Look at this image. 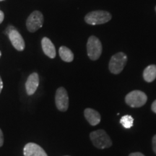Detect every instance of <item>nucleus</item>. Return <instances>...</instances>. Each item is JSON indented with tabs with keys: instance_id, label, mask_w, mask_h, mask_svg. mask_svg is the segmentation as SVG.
I'll return each mask as SVG.
<instances>
[{
	"instance_id": "nucleus-14",
	"label": "nucleus",
	"mask_w": 156,
	"mask_h": 156,
	"mask_svg": "<svg viewBox=\"0 0 156 156\" xmlns=\"http://www.w3.org/2000/svg\"><path fill=\"white\" fill-rule=\"evenodd\" d=\"M60 57L63 61L66 62H71L74 59V54L69 48L66 46H61L58 50Z\"/></svg>"
},
{
	"instance_id": "nucleus-21",
	"label": "nucleus",
	"mask_w": 156,
	"mask_h": 156,
	"mask_svg": "<svg viewBox=\"0 0 156 156\" xmlns=\"http://www.w3.org/2000/svg\"><path fill=\"white\" fill-rule=\"evenodd\" d=\"M129 156H145L143 155V154L141 153H131Z\"/></svg>"
},
{
	"instance_id": "nucleus-16",
	"label": "nucleus",
	"mask_w": 156,
	"mask_h": 156,
	"mask_svg": "<svg viewBox=\"0 0 156 156\" xmlns=\"http://www.w3.org/2000/svg\"><path fill=\"white\" fill-rule=\"evenodd\" d=\"M15 28L14 26H12V25H9V26L6 28V30L5 33L7 35V36H8V35L12 32V31L13 30H15Z\"/></svg>"
},
{
	"instance_id": "nucleus-5",
	"label": "nucleus",
	"mask_w": 156,
	"mask_h": 156,
	"mask_svg": "<svg viewBox=\"0 0 156 156\" xmlns=\"http://www.w3.org/2000/svg\"><path fill=\"white\" fill-rule=\"evenodd\" d=\"M87 55L91 60H97L102 54V44L95 36H90L87 43Z\"/></svg>"
},
{
	"instance_id": "nucleus-23",
	"label": "nucleus",
	"mask_w": 156,
	"mask_h": 156,
	"mask_svg": "<svg viewBox=\"0 0 156 156\" xmlns=\"http://www.w3.org/2000/svg\"><path fill=\"white\" fill-rule=\"evenodd\" d=\"M1 55H2V54H1V51H0V56H1Z\"/></svg>"
},
{
	"instance_id": "nucleus-15",
	"label": "nucleus",
	"mask_w": 156,
	"mask_h": 156,
	"mask_svg": "<svg viewBox=\"0 0 156 156\" xmlns=\"http://www.w3.org/2000/svg\"><path fill=\"white\" fill-rule=\"evenodd\" d=\"M120 123L124 128L130 129L134 125V119L130 115H125L122 117Z\"/></svg>"
},
{
	"instance_id": "nucleus-1",
	"label": "nucleus",
	"mask_w": 156,
	"mask_h": 156,
	"mask_svg": "<svg viewBox=\"0 0 156 156\" xmlns=\"http://www.w3.org/2000/svg\"><path fill=\"white\" fill-rule=\"evenodd\" d=\"M90 137L95 147L98 149L108 148L112 145V142L110 136L103 129L92 132L90 134Z\"/></svg>"
},
{
	"instance_id": "nucleus-3",
	"label": "nucleus",
	"mask_w": 156,
	"mask_h": 156,
	"mask_svg": "<svg viewBox=\"0 0 156 156\" xmlns=\"http://www.w3.org/2000/svg\"><path fill=\"white\" fill-rule=\"evenodd\" d=\"M147 97L145 93L140 90H133L129 93L125 97L126 104L132 108H139L145 104Z\"/></svg>"
},
{
	"instance_id": "nucleus-4",
	"label": "nucleus",
	"mask_w": 156,
	"mask_h": 156,
	"mask_svg": "<svg viewBox=\"0 0 156 156\" xmlns=\"http://www.w3.org/2000/svg\"><path fill=\"white\" fill-rule=\"evenodd\" d=\"M127 62V56L123 52L114 54L109 62V69L114 75H118L122 71Z\"/></svg>"
},
{
	"instance_id": "nucleus-2",
	"label": "nucleus",
	"mask_w": 156,
	"mask_h": 156,
	"mask_svg": "<svg viewBox=\"0 0 156 156\" xmlns=\"http://www.w3.org/2000/svg\"><path fill=\"white\" fill-rule=\"evenodd\" d=\"M112 19V15L106 11L97 10L89 12L85 17V20L89 25H101L108 23Z\"/></svg>"
},
{
	"instance_id": "nucleus-18",
	"label": "nucleus",
	"mask_w": 156,
	"mask_h": 156,
	"mask_svg": "<svg viewBox=\"0 0 156 156\" xmlns=\"http://www.w3.org/2000/svg\"><path fill=\"white\" fill-rule=\"evenodd\" d=\"M153 149L154 153L156 154V134L153 138Z\"/></svg>"
},
{
	"instance_id": "nucleus-7",
	"label": "nucleus",
	"mask_w": 156,
	"mask_h": 156,
	"mask_svg": "<svg viewBox=\"0 0 156 156\" xmlns=\"http://www.w3.org/2000/svg\"><path fill=\"white\" fill-rule=\"evenodd\" d=\"M56 108L61 112H66L69 108V96L65 88L63 87L57 89L55 95Z\"/></svg>"
},
{
	"instance_id": "nucleus-10",
	"label": "nucleus",
	"mask_w": 156,
	"mask_h": 156,
	"mask_svg": "<svg viewBox=\"0 0 156 156\" xmlns=\"http://www.w3.org/2000/svg\"><path fill=\"white\" fill-rule=\"evenodd\" d=\"M39 85V76L36 73H32L29 76L25 83V88L28 95L34 94Z\"/></svg>"
},
{
	"instance_id": "nucleus-11",
	"label": "nucleus",
	"mask_w": 156,
	"mask_h": 156,
	"mask_svg": "<svg viewBox=\"0 0 156 156\" xmlns=\"http://www.w3.org/2000/svg\"><path fill=\"white\" fill-rule=\"evenodd\" d=\"M42 49L44 54L51 58H55L56 56V48L53 43L49 38L44 37L41 41Z\"/></svg>"
},
{
	"instance_id": "nucleus-13",
	"label": "nucleus",
	"mask_w": 156,
	"mask_h": 156,
	"mask_svg": "<svg viewBox=\"0 0 156 156\" xmlns=\"http://www.w3.org/2000/svg\"><path fill=\"white\" fill-rule=\"evenodd\" d=\"M143 77L147 83H151L156 78V65L152 64L147 67L143 72Z\"/></svg>"
},
{
	"instance_id": "nucleus-8",
	"label": "nucleus",
	"mask_w": 156,
	"mask_h": 156,
	"mask_svg": "<svg viewBox=\"0 0 156 156\" xmlns=\"http://www.w3.org/2000/svg\"><path fill=\"white\" fill-rule=\"evenodd\" d=\"M24 156H48L46 152L40 145L34 142L26 144L23 149Z\"/></svg>"
},
{
	"instance_id": "nucleus-20",
	"label": "nucleus",
	"mask_w": 156,
	"mask_h": 156,
	"mask_svg": "<svg viewBox=\"0 0 156 156\" xmlns=\"http://www.w3.org/2000/svg\"><path fill=\"white\" fill-rule=\"evenodd\" d=\"M4 18H5V15H4L2 11L0 10V24L3 22Z\"/></svg>"
},
{
	"instance_id": "nucleus-25",
	"label": "nucleus",
	"mask_w": 156,
	"mask_h": 156,
	"mask_svg": "<svg viewBox=\"0 0 156 156\" xmlns=\"http://www.w3.org/2000/svg\"><path fill=\"white\" fill-rule=\"evenodd\" d=\"M155 10H156V7H155Z\"/></svg>"
},
{
	"instance_id": "nucleus-6",
	"label": "nucleus",
	"mask_w": 156,
	"mask_h": 156,
	"mask_svg": "<svg viewBox=\"0 0 156 156\" xmlns=\"http://www.w3.org/2000/svg\"><path fill=\"white\" fill-rule=\"evenodd\" d=\"M44 24V16L40 11H34L30 15L26 21V27L31 33H34L41 28Z\"/></svg>"
},
{
	"instance_id": "nucleus-12",
	"label": "nucleus",
	"mask_w": 156,
	"mask_h": 156,
	"mask_svg": "<svg viewBox=\"0 0 156 156\" xmlns=\"http://www.w3.org/2000/svg\"><path fill=\"white\" fill-rule=\"evenodd\" d=\"M85 119L92 126H96L101 122V115L98 112L93 108H86L84 112Z\"/></svg>"
},
{
	"instance_id": "nucleus-24",
	"label": "nucleus",
	"mask_w": 156,
	"mask_h": 156,
	"mask_svg": "<svg viewBox=\"0 0 156 156\" xmlns=\"http://www.w3.org/2000/svg\"><path fill=\"white\" fill-rule=\"evenodd\" d=\"M0 1H3V0H0Z\"/></svg>"
},
{
	"instance_id": "nucleus-19",
	"label": "nucleus",
	"mask_w": 156,
	"mask_h": 156,
	"mask_svg": "<svg viewBox=\"0 0 156 156\" xmlns=\"http://www.w3.org/2000/svg\"><path fill=\"white\" fill-rule=\"evenodd\" d=\"M151 109L154 113H155V114H156V100L154 101V102L153 103V104H152Z\"/></svg>"
},
{
	"instance_id": "nucleus-9",
	"label": "nucleus",
	"mask_w": 156,
	"mask_h": 156,
	"mask_svg": "<svg viewBox=\"0 0 156 156\" xmlns=\"http://www.w3.org/2000/svg\"><path fill=\"white\" fill-rule=\"evenodd\" d=\"M9 40L14 46L15 49H17L19 51H22L25 48V41L23 40L22 36L17 31L16 29L13 30L12 32L8 35Z\"/></svg>"
},
{
	"instance_id": "nucleus-22",
	"label": "nucleus",
	"mask_w": 156,
	"mask_h": 156,
	"mask_svg": "<svg viewBox=\"0 0 156 156\" xmlns=\"http://www.w3.org/2000/svg\"><path fill=\"white\" fill-rule=\"evenodd\" d=\"M2 88H3V82H2V80L1 77H0V93H1Z\"/></svg>"
},
{
	"instance_id": "nucleus-17",
	"label": "nucleus",
	"mask_w": 156,
	"mask_h": 156,
	"mask_svg": "<svg viewBox=\"0 0 156 156\" xmlns=\"http://www.w3.org/2000/svg\"><path fill=\"white\" fill-rule=\"evenodd\" d=\"M4 144V135L3 132L2 131V129H0V147L3 145Z\"/></svg>"
},
{
	"instance_id": "nucleus-26",
	"label": "nucleus",
	"mask_w": 156,
	"mask_h": 156,
	"mask_svg": "<svg viewBox=\"0 0 156 156\" xmlns=\"http://www.w3.org/2000/svg\"><path fill=\"white\" fill-rule=\"evenodd\" d=\"M67 156H68V155H67Z\"/></svg>"
}]
</instances>
